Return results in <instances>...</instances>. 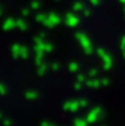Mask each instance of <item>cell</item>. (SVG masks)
Returning a JSON list of instances; mask_svg holds the SVG:
<instances>
[{"instance_id":"cell-30","label":"cell","mask_w":125,"mask_h":126,"mask_svg":"<svg viewBox=\"0 0 125 126\" xmlns=\"http://www.w3.org/2000/svg\"><path fill=\"white\" fill-rule=\"evenodd\" d=\"M90 1H91V3H92V4H94V6H96V4L99 3V1H100V0H90Z\"/></svg>"},{"instance_id":"cell-24","label":"cell","mask_w":125,"mask_h":126,"mask_svg":"<svg viewBox=\"0 0 125 126\" xmlns=\"http://www.w3.org/2000/svg\"><path fill=\"white\" fill-rule=\"evenodd\" d=\"M77 80L79 81V82H81V83H83L84 81H85V76L83 75V74H79V75L77 76Z\"/></svg>"},{"instance_id":"cell-9","label":"cell","mask_w":125,"mask_h":126,"mask_svg":"<svg viewBox=\"0 0 125 126\" xmlns=\"http://www.w3.org/2000/svg\"><path fill=\"white\" fill-rule=\"evenodd\" d=\"M99 111H100L99 109L93 110V111L88 115V117H86V121H88L89 123H92V122H94V121H96V118H97V114H99Z\"/></svg>"},{"instance_id":"cell-35","label":"cell","mask_w":125,"mask_h":126,"mask_svg":"<svg viewBox=\"0 0 125 126\" xmlns=\"http://www.w3.org/2000/svg\"><path fill=\"white\" fill-rule=\"evenodd\" d=\"M50 126H54V125H53V124H51V125H50Z\"/></svg>"},{"instance_id":"cell-1","label":"cell","mask_w":125,"mask_h":126,"mask_svg":"<svg viewBox=\"0 0 125 126\" xmlns=\"http://www.w3.org/2000/svg\"><path fill=\"white\" fill-rule=\"evenodd\" d=\"M75 39L80 42L82 49L84 50V52L86 54H91L93 52V48H92V43H91L89 37L83 32H77L75 33Z\"/></svg>"},{"instance_id":"cell-31","label":"cell","mask_w":125,"mask_h":126,"mask_svg":"<svg viewBox=\"0 0 125 126\" xmlns=\"http://www.w3.org/2000/svg\"><path fill=\"white\" fill-rule=\"evenodd\" d=\"M51 125V123H49V122H42L41 123V126H50Z\"/></svg>"},{"instance_id":"cell-21","label":"cell","mask_w":125,"mask_h":126,"mask_svg":"<svg viewBox=\"0 0 125 126\" xmlns=\"http://www.w3.org/2000/svg\"><path fill=\"white\" fill-rule=\"evenodd\" d=\"M30 11H31L30 7H29V8H23L21 10V16L22 17H28V16L30 15Z\"/></svg>"},{"instance_id":"cell-33","label":"cell","mask_w":125,"mask_h":126,"mask_svg":"<svg viewBox=\"0 0 125 126\" xmlns=\"http://www.w3.org/2000/svg\"><path fill=\"white\" fill-rule=\"evenodd\" d=\"M2 15H3V9H2V7L0 6V17H2Z\"/></svg>"},{"instance_id":"cell-28","label":"cell","mask_w":125,"mask_h":126,"mask_svg":"<svg viewBox=\"0 0 125 126\" xmlns=\"http://www.w3.org/2000/svg\"><path fill=\"white\" fill-rule=\"evenodd\" d=\"M3 125L4 126H10L11 125V121L10 120H4L3 121Z\"/></svg>"},{"instance_id":"cell-11","label":"cell","mask_w":125,"mask_h":126,"mask_svg":"<svg viewBox=\"0 0 125 126\" xmlns=\"http://www.w3.org/2000/svg\"><path fill=\"white\" fill-rule=\"evenodd\" d=\"M43 55H44V52H35L34 61L37 65H40L41 63H43Z\"/></svg>"},{"instance_id":"cell-27","label":"cell","mask_w":125,"mask_h":126,"mask_svg":"<svg viewBox=\"0 0 125 126\" xmlns=\"http://www.w3.org/2000/svg\"><path fill=\"white\" fill-rule=\"evenodd\" d=\"M81 86H82V83L79 82V81H78V82L74 84V89L75 90H81Z\"/></svg>"},{"instance_id":"cell-20","label":"cell","mask_w":125,"mask_h":126,"mask_svg":"<svg viewBox=\"0 0 125 126\" xmlns=\"http://www.w3.org/2000/svg\"><path fill=\"white\" fill-rule=\"evenodd\" d=\"M74 126H86V122L83 120H80V118H77L74 121Z\"/></svg>"},{"instance_id":"cell-12","label":"cell","mask_w":125,"mask_h":126,"mask_svg":"<svg viewBox=\"0 0 125 126\" xmlns=\"http://www.w3.org/2000/svg\"><path fill=\"white\" fill-rule=\"evenodd\" d=\"M99 54L101 55L102 58H103L104 62H105V67H109V66H110V58L108 57V54H106V53L104 52L103 50H101V49L99 50Z\"/></svg>"},{"instance_id":"cell-26","label":"cell","mask_w":125,"mask_h":126,"mask_svg":"<svg viewBox=\"0 0 125 126\" xmlns=\"http://www.w3.org/2000/svg\"><path fill=\"white\" fill-rule=\"evenodd\" d=\"M79 103H80V106L81 107H85L86 105H88V101H85V100H80Z\"/></svg>"},{"instance_id":"cell-13","label":"cell","mask_w":125,"mask_h":126,"mask_svg":"<svg viewBox=\"0 0 125 126\" xmlns=\"http://www.w3.org/2000/svg\"><path fill=\"white\" fill-rule=\"evenodd\" d=\"M24 96H26L27 100H35V98H38V93L34 91H28L26 92V94H24Z\"/></svg>"},{"instance_id":"cell-4","label":"cell","mask_w":125,"mask_h":126,"mask_svg":"<svg viewBox=\"0 0 125 126\" xmlns=\"http://www.w3.org/2000/svg\"><path fill=\"white\" fill-rule=\"evenodd\" d=\"M17 28V19L12 17H9L2 22V30L4 31H10Z\"/></svg>"},{"instance_id":"cell-29","label":"cell","mask_w":125,"mask_h":126,"mask_svg":"<svg viewBox=\"0 0 125 126\" xmlns=\"http://www.w3.org/2000/svg\"><path fill=\"white\" fill-rule=\"evenodd\" d=\"M89 74H90L91 76H94L95 74H96V71H95V70H91V71H90V73H89Z\"/></svg>"},{"instance_id":"cell-8","label":"cell","mask_w":125,"mask_h":126,"mask_svg":"<svg viewBox=\"0 0 125 126\" xmlns=\"http://www.w3.org/2000/svg\"><path fill=\"white\" fill-rule=\"evenodd\" d=\"M17 28L21 31H26L27 29H28V23H27V21L23 19V18L17 19Z\"/></svg>"},{"instance_id":"cell-22","label":"cell","mask_w":125,"mask_h":126,"mask_svg":"<svg viewBox=\"0 0 125 126\" xmlns=\"http://www.w3.org/2000/svg\"><path fill=\"white\" fill-rule=\"evenodd\" d=\"M60 67H61V65L58 62H53L51 64V70H53V71H58V70H60Z\"/></svg>"},{"instance_id":"cell-23","label":"cell","mask_w":125,"mask_h":126,"mask_svg":"<svg viewBox=\"0 0 125 126\" xmlns=\"http://www.w3.org/2000/svg\"><path fill=\"white\" fill-rule=\"evenodd\" d=\"M7 94V87L3 84H0V95H6Z\"/></svg>"},{"instance_id":"cell-5","label":"cell","mask_w":125,"mask_h":126,"mask_svg":"<svg viewBox=\"0 0 125 126\" xmlns=\"http://www.w3.org/2000/svg\"><path fill=\"white\" fill-rule=\"evenodd\" d=\"M80 107V103L79 101H69L65 102L63 105V110L65 111H71V112H77Z\"/></svg>"},{"instance_id":"cell-16","label":"cell","mask_w":125,"mask_h":126,"mask_svg":"<svg viewBox=\"0 0 125 126\" xmlns=\"http://www.w3.org/2000/svg\"><path fill=\"white\" fill-rule=\"evenodd\" d=\"M46 18H47V13L40 12V13H37V15H35L34 19H35V21H37V22H39V23H42V22L46 20Z\"/></svg>"},{"instance_id":"cell-19","label":"cell","mask_w":125,"mask_h":126,"mask_svg":"<svg viewBox=\"0 0 125 126\" xmlns=\"http://www.w3.org/2000/svg\"><path fill=\"white\" fill-rule=\"evenodd\" d=\"M86 85H89L91 87H96L99 85V82L95 80H89V81H86Z\"/></svg>"},{"instance_id":"cell-2","label":"cell","mask_w":125,"mask_h":126,"mask_svg":"<svg viewBox=\"0 0 125 126\" xmlns=\"http://www.w3.org/2000/svg\"><path fill=\"white\" fill-rule=\"evenodd\" d=\"M61 21H62V19L60 17V15H58L57 12H53L52 11L50 13H47V18L42 22V24L48 29H52V28H55L57 26H59L61 23Z\"/></svg>"},{"instance_id":"cell-15","label":"cell","mask_w":125,"mask_h":126,"mask_svg":"<svg viewBox=\"0 0 125 126\" xmlns=\"http://www.w3.org/2000/svg\"><path fill=\"white\" fill-rule=\"evenodd\" d=\"M41 4L42 3L40 0H33L30 3V8H31V10H38V9L41 8Z\"/></svg>"},{"instance_id":"cell-14","label":"cell","mask_w":125,"mask_h":126,"mask_svg":"<svg viewBox=\"0 0 125 126\" xmlns=\"http://www.w3.org/2000/svg\"><path fill=\"white\" fill-rule=\"evenodd\" d=\"M21 59H28L29 58V49L26 46H21V52H20Z\"/></svg>"},{"instance_id":"cell-7","label":"cell","mask_w":125,"mask_h":126,"mask_svg":"<svg viewBox=\"0 0 125 126\" xmlns=\"http://www.w3.org/2000/svg\"><path fill=\"white\" fill-rule=\"evenodd\" d=\"M84 9H85V4L82 1H75L72 4V10L74 12H80V11H83Z\"/></svg>"},{"instance_id":"cell-34","label":"cell","mask_w":125,"mask_h":126,"mask_svg":"<svg viewBox=\"0 0 125 126\" xmlns=\"http://www.w3.org/2000/svg\"><path fill=\"white\" fill-rule=\"evenodd\" d=\"M1 117H2V115H1V113H0V120H1Z\"/></svg>"},{"instance_id":"cell-36","label":"cell","mask_w":125,"mask_h":126,"mask_svg":"<svg viewBox=\"0 0 125 126\" xmlns=\"http://www.w3.org/2000/svg\"><path fill=\"white\" fill-rule=\"evenodd\" d=\"M55 1H60V0H55Z\"/></svg>"},{"instance_id":"cell-18","label":"cell","mask_w":125,"mask_h":126,"mask_svg":"<svg viewBox=\"0 0 125 126\" xmlns=\"http://www.w3.org/2000/svg\"><path fill=\"white\" fill-rule=\"evenodd\" d=\"M44 50H46L47 53L52 52L53 51V44L50 43V42H46V43H44Z\"/></svg>"},{"instance_id":"cell-6","label":"cell","mask_w":125,"mask_h":126,"mask_svg":"<svg viewBox=\"0 0 125 126\" xmlns=\"http://www.w3.org/2000/svg\"><path fill=\"white\" fill-rule=\"evenodd\" d=\"M20 52H21V46L19 43H13L11 46V54H12L13 59L20 58Z\"/></svg>"},{"instance_id":"cell-25","label":"cell","mask_w":125,"mask_h":126,"mask_svg":"<svg viewBox=\"0 0 125 126\" xmlns=\"http://www.w3.org/2000/svg\"><path fill=\"white\" fill-rule=\"evenodd\" d=\"M82 12H83L84 17H89V16L91 15V10H90V9H88V8H85L83 11H82Z\"/></svg>"},{"instance_id":"cell-32","label":"cell","mask_w":125,"mask_h":126,"mask_svg":"<svg viewBox=\"0 0 125 126\" xmlns=\"http://www.w3.org/2000/svg\"><path fill=\"white\" fill-rule=\"evenodd\" d=\"M38 35H40V37H41V38H43V39H44V38H46V33H44V32H40Z\"/></svg>"},{"instance_id":"cell-10","label":"cell","mask_w":125,"mask_h":126,"mask_svg":"<svg viewBox=\"0 0 125 126\" xmlns=\"http://www.w3.org/2000/svg\"><path fill=\"white\" fill-rule=\"evenodd\" d=\"M48 69H49V66L47 63H44V62L41 63L40 65H38V74H39L40 76L44 75V74L47 73V71H48Z\"/></svg>"},{"instance_id":"cell-3","label":"cell","mask_w":125,"mask_h":126,"mask_svg":"<svg viewBox=\"0 0 125 126\" xmlns=\"http://www.w3.org/2000/svg\"><path fill=\"white\" fill-rule=\"evenodd\" d=\"M64 23L70 28H75L80 23V17H78V15L74 11L73 12H66L64 16Z\"/></svg>"},{"instance_id":"cell-17","label":"cell","mask_w":125,"mask_h":126,"mask_svg":"<svg viewBox=\"0 0 125 126\" xmlns=\"http://www.w3.org/2000/svg\"><path fill=\"white\" fill-rule=\"evenodd\" d=\"M69 70H70L71 72H78V70H79V64H78V62H75V61H72V62H70L69 63Z\"/></svg>"}]
</instances>
